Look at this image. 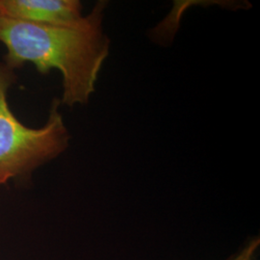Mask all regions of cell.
<instances>
[{
	"instance_id": "cell-1",
	"label": "cell",
	"mask_w": 260,
	"mask_h": 260,
	"mask_svg": "<svg viewBox=\"0 0 260 260\" xmlns=\"http://www.w3.org/2000/svg\"><path fill=\"white\" fill-rule=\"evenodd\" d=\"M106 1L69 24H37L0 17L3 63L13 71L30 63L41 75L55 69L62 75L61 104H87L94 92L110 41L103 31Z\"/></svg>"
},
{
	"instance_id": "cell-2",
	"label": "cell",
	"mask_w": 260,
	"mask_h": 260,
	"mask_svg": "<svg viewBox=\"0 0 260 260\" xmlns=\"http://www.w3.org/2000/svg\"><path fill=\"white\" fill-rule=\"evenodd\" d=\"M16 82L15 71L0 62V186L29 178L38 168L66 151L71 140L59 110V99L52 101L43 126L33 128L19 121L8 101L9 90Z\"/></svg>"
},
{
	"instance_id": "cell-3",
	"label": "cell",
	"mask_w": 260,
	"mask_h": 260,
	"mask_svg": "<svg viewBox=\"0 0 260 260\" xmlns=\"http://www.w3.org/2000/svg\"><path fill=\"white\" fill-rule=\"evenodd\" d=\"M0 17L37 24H69L83 16L78 0H0Z\"/></svg>"
},
{
	"instance_id": "cell-4",
	"label": "cell",
	"mask_w": 260,
	"mask_h": 260,
	"mask_svg": "<svg viewBox=\"0 0 260 260\" xmlns=\"http://www.w3.org/2000/svg\"><path fill=\"white\" fill-rule=\"evenodd\" d=\"M259 237H254L248 242L240 251H237L226 260H251L259 248Z\"/></svg>"
}]
</instances>
